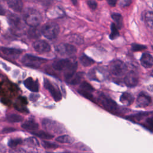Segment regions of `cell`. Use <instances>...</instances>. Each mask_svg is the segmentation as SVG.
<instances>
[{"label": "cell", "instance_id": "6da1fadb", "mask_svg": "<svg viewBox=\"0 0 153 153\" xmlns=\"http://www.w3.org/2000/svg\"><path fill=\"white\" fill-rule=\"evenodd\" d=\"M41 31L42 33L45 38L52 39L56 38L59 35L60 27L57 23L49 21L44 25Z\"/></svg>", "mask_w": 153, "mask_h": 153}, {"label": "cell", "instance_id": "7a4b0ae2", "mask_svg": "<svg viewBox=\"0 0 153 153\" xmlns=\"http://www.w3.org/2000/svg\"><path fill=\"white\" fill-rule=\"evenodd\" d=\"M42 16L39 12L35 10H29L25 14V23L30 27H37L42 22Z\"/></svg>", "mask_w": 153, "mask_h": 153}, {"label": "cell", "instance_id": "3957f363", "mask_svg": "<svg viewBox=\"0 0 153 153\" xmlns=\"http://www.w3.org/2000/svg\"><path fill=\"white\" fill-rule=\"evenodd\" d=\"M47 61V60L45 59L33 56L31 54L25 55L22 60L23 65L33 68H39L42 63H45Z\"/></svg>", "mask_w": 153, "mask_h": 153}, {"label": "cell", "instance_id": "277c9868", "mask_svg": "<svg viewBox=\"0 0 153 153\" xmlns=\"http://www.w3.org/2000/svg\"><path fill=\"white\" fill-rule=\"evenodd\" d=\"M42 124L44 129L48 131V133H54L56 134H60L65 132L64 127L60 124L55 121L48 118H44L42 120Z\"/></svg>", "mask_w": 153, "mask_h": 153}, {"label": "cell", "instance_id": "5b68a950", "mask_svg": "<svg viewBox=\"0 0 153 153\" xmlns=\"http://www.w3.org/2000/svg\"><path fill=\"white\" fill-rule=\"evenodd\" d=\"M110 70L114 75L121 76L126 72L127 67L126 65L121 60H116L111 63Z\"/></svg>", "mask_w": 153, "mask_h": 153}, {"label": "cell", "instance_id": "8992f818", "mask_svg": "<svg viewBox=\"0 0 153 153\" xmlns=\"http://www.w3.org/2000/svg\"><path fill=\"white\" fill-rule=\"evenodd\" d=\"M98 100L100 103L108 111H114L117 108L116 102L102 93H100L99 94Z\"/></svg>", "mask_w": 153, "mask_h": 153}, {"label": "cell", "instance_id": "52a82bcc", "mask_svg": "<svg viewBox=\"0 0 153 153\" xmlns=\"http://www.w3.org/2000/svg\"><path fill=\"white\" fill-rule=\"evenodd\" d=\"M56 50L60 55H66L68 56H71L75 54L76 52V48L74 45L67 43L59 44L56 47Z\"/></svg>", "mask_w": 153, "mask_h": 153}, {"label": "cell", "instance_id": "ba28073f", "mask_svg": "<svg viewBox=\"0 0 153 153\" xmlns=\"http://www.w3.org/2000/svg\"><path fill=\"white\" fill-rule=\"evenodd\" d=\"M44 85L45 88L49 91L53 96L54 100L56 102L60 101L62 99V94L56 86L53 85L48 79L44 78Z\"/></svg>", "mask_w": 153, "mask_h": 153}, {"label": "cell", "instance_id": "9c48e42d", "mask_svg": "<svg viewBox=\"0 0 153 153\" xmlns=\"http://www.w3.org/2000/svg\"><path fill=\"white\" fill-rule=\"evenodd\" d=\"M33 47L35 50L41 54L48 53L51 50L50 44L45 40H37L33 44Z\"/></svg>", "mask_w": 153, "mask_h": 153}, {"label": "cell", "instance_id": "30bf717a", "mask_svg": "<svg viewBox=\"0 0 153 153\" xmlns=\"http://www.w3.org/2000/svg\"><path fill=\"white\" fill-rule=\"evenodd\" d=\"M126 85L130 87L136 86L138 83V76L133 71H130L126 74L124 79Z\"/></svg>", "mask_w": 153, "mask_h": 153}, {"label": "cell", "instance_id": "8fae6325", "mask_svg": "<svg viewBox=\"0 0 153 153\" xmlns=\"http://www.w3.org/2000/svg\"><path fill=\"white\" fill-rule=\"evenodd\" d=\"M77 62H71L65 69V78L67 82H69L71 78L74 75L77 69Z\"/></svg>", "mask_w": 153, "mask_h": 153}, {"label": "cell", "instance_id": "7c38bea8", "mask_svg": "<svg viewBox=\"0 0 153 153\" xmlns=\"http://www.w3.org/2000/svg\"><path fill=\"white\" fill-rule=\"evenodd\" d=\"M24 84L28 90L33 93H37L39 91L38 80H33L32 78L29 77L25 80Z\"/></svg>", "mask_w": 153, "mask_h": 153}, {"label": "cell", "instance_id": "4fadbf2b", "mask_svg": "<svg viewBox=\"0 0 153 153\" xmlns=\"http://www.w3.org/2000/svg\"><path fill=\"white\" fill-rule=\"evenodd\" d=\"M151 103V97L145 93H140L137 99V105L139 107L145 108L148 106Z\"/></svg>", "mask_w": 153, "mask_h": 153}, {"label": "cell", "instance_id": "5bb4252c", "mask_svg": "<svg viewBox=\"0 0 153 153\" xmlns=\"http://www.w3.org/2000/svg\"><path fill=\"white\" fill-rule=\"evenodd\" d=\"M72 62L67 59H60L53 62L52 66L53 68L57 71L65 70Z\"/></svg>", "mask_w": 153, "mask_h": 153}, {"label": "cell", "instance_id": "9a60e30c", "mask_svg": "<svg viewBox=\"0 0 153 153\" xmlns=\"http://www.w3.org/2000/svg\"><path fill=\"white\" fill-rule=\"evenodd\" d=\"M140 63L141 65L146 68H151L153 65V58L152 55L148 53H144L142 54L140 58Z\"/></svg>", "mask_w": 153, "mask_h": 153}, {"label": "cell", "instance_id": "2e32d148", "mask_svg": "<svg viewBox=\"0 0 153 153\" xmlns=\"http://www.w3.org/2000/svg\"><path fill=\"white\" fill-rule=\"evenodd\" d=\"M8 5L16 12H21L23 8V3L22 0H9Z\"/></svg>", "mask_w": 153, "mask_h": 153}, {"label": "cell", "instance_id": "e0dca14e", "mask_svg": "<svg viewBox=\"0 0 153 153\" xmlns=\"http://www.w3.org/2000/svg\"><path fill=\"white\" fill-rule=\"evenodd\" d=\"M120 101L123 105L128 106L133 102L134 97L130 93H123L120 98Z\"/></svg>", "mask_w": 153, "mask_h": 153}, {"label": "cell", "instance_id": "ac0fdd59", "mask_svg": "<svg viewBox=\"0 0 153 153\" xmlns=\"http://www.w3.org/2000/svg\"><path fill=\"white\" fill-rule=\"evenodd\" d=\"M2 53L8 56H16L20 55L22 53V50L20 49L14 48H7V47H2L1 48Z\"/></svg>", "mask_w": 153, "mask_h": 153}, {"label": "cell", "instance_id": "d6986e66", "mask_svg": "<svg viewBox=\"0 0 153 153\" xmlns=\"http://www.w3.org/2000/svg\"><path fill=\"white\" fill-rule=\"evenodd\" d=\"M111 17L115 22V24L118 29H121L123 26V17L120 13H114L111 14Z\"/></svg>", "mask_w": 153, "mask_h": 153}, {"label": "cell", "instance_id": "ffe728a7", "mask_svg": "<svg viewBox=\"0 0 153 153\" xmlns=\"http://www.w3.org/2000/svg\"><path fill=\"white\" fill-rule=\"evenodd\" d=\"M22 127L27 130H36L38 128V124L33 120H29L22 124Z\"/></svg>", "mask_w": 153, "mask_h": 153}, {"label": "cell", "instance_id": "44dd1931", "mask_svg": "<svg viewBox=\"0 0 153 153\" xmlns=\"http://www.w3.org/2000/svg\"><path fill=\"white\" fill-rule=\"evenodd\" d=\"M144 20L147 26L152 29L153 26V13L152 11H146L144 14Z\"/></svg>", "mask_w": 153, "mask_h": 153}, {"label": "cell", "instance_id": "7402d4cb", "mask_svg": "<svg viewBox=\"0 0 153 153\" xmlns=\"http://www.w3.org/2000/svg\"><path fill=\"white\" fill-rule=\"evenodd\" d=\"M79 60L81 63L85 67L87 66H90L91 65H92L93 63H94V60H93L91 58L89 57L88 56H87L85 54H82V56H81L80 58H79Z\"/></svg>", "mask_w": 153, "mask_h": 153}, {"label": "cell", "instance_id": "603a6c76", "mask_svg": "<svg viewBox=\"0 0 153 153\" xmlns=\"http://www.w3.org/2000/svg\"><path fill=\"white\" fill-rule=\"evenodd\" d=\"M120 36L118 29L115 23H112L111 25V33L109 34V38L111 40H114Z\"/></svg>", "mask_w": 153, "mask_h": 153}, {"label": "cell", "instance_id": "cb8c5ba5", "mask_svg": "<svg viewBox=\"0 0 153 153\" xmlns=\"http://www.w3.org/2000/svg\"><path fill=\"white\" fill-rule=\"evenodd\" d=\"M8 22L10 25L14 27H17L20 24V19L14 14H10L8 16Z\"/></svg>", "mask_w": 153, "mask_h": 153}, {"label": "cell", "instance_id": "d4e9b609", "mask_svg": "<svg viewBox=\"0 0 153 153\" xmlns=\"http://www.w3.org/2000/svg\"><path fill=\"white\" fill-rule=\"evenodd\" d=\"M83 76H84V72H79L75 73L74 74V75L71 78V79L69 82L73 85L77 84L81 82V79L82 78Z\"/></svg>", "mask_w": 153, "mask_h": 153}, {"label": "cell", "instance_id": "484cf974", "mask_svg": "<svg viewBox=\"0 0 153 153\" xmlns=\"http://www.w3.org/2000/svg\"><path fill=\"white\" fill-rule=\"evenodd\" d=\"M56 141L62 143H72L74 142V139L67 134L60 136L56 138Z\"/></svg>", "mask_w": 153, "mask_h": 153}, {"label": "cell", "instance_id": "4316f807", "mask_svg": "<svg viewBox=\"0 0 153 153\" xmlns=\"http://www.w3.org/2000/svg\"><path fill=\"white\" fill-rule=\"evenodd\" d=\"M32 134L38 136V137H41L42 139H48V140L51 139L54 137V136L52 135L51 134H50L48 132L44 131H37V132H33V133H32Z\"/></svg>", "mask_w": 153, "mask_h": 153}, {"label": "cell", "instance_id": "83f0119b", "mask_svg": "<svg viewBox=\"0 0 153 153\" xmlns=\"http://www.w3.org/2000/svg\"><path fill=\"white\" fill-rule=\"evenodd\" d=\"M28 36L31 38H37L40 36V32L36 27H30L28 30Z\"/></svg>", "mask_w": 153, "mask_h": 153}, {"label": "cell", "instance_id": "f1b7e54d", "mask_svg": "<svg viewBox=\"0 0 153 153\" xmlns=\"http://www.w3.org/2000/svg\"><path fill=\"white\" fill-rule=\"evenodd\" d=\"M7 119L11 123H19L22 121L23 120L22 116L17 114H10L7 116Z\"/></svg>", "mask_w": 153, "mask_h": 153}, {"label": "cell", "instance_id": "f546056e", "mask_svg": "<svg viewBox=\"0 0 153 153\" xmlns=\"http://www.w3.org/2000/svg\"><path fill=\"white\" fill-rule=\"evenodd\" d=\"M149 114V113L147 112H140L139 114H137L136 115H132L128 117V119H132V120H135L137 121H139L141 119L143 118V117H144L145 116H147Z\"/></svg>", "mask_w": 153, "mask_h": 153}, {"label": "cell", "instance_id": "4dcf8cb0", "mask_svg": "<svg viewBox=\"0 0 153 153\" xmlns=\"http://www.w3.org/2000/svg\"><path fill=\"white\" fill-rule=\"evenodd\" d=\"M80 89L88 91V92H91L94 90L93 87L87 82L86 81H83L81 85H80Z\"/></svg>", "mask_w": 153, "mask_h": 153}, {"label": "cell", "instance_id": "1f68e13d", "mask_svg": "<svg viewBox=\"0 0 153 153\" xmlns=\"http://www.w3.org/2000/svg\"><path fill=\"white\" fill-rule=\"evenodd\" d=\"M25 143L29 146H37L39 145L37 139L35 137L27 138L25 140Z\"/></svg>", "mask_w": 153, "mask_h": 153}, {"label": "cell", "instance_id": "d6a6232c", "mask_svg": "<svg viewBox=\"0 0 153 153\" xmlns=\"http://www.w3.org/2000/svg\"><path fill=\"white\" fill-rule=\"evenodd\" d=\"M146 48V46L142 45V44H136V43H133L131 44V50L133 51H142Z\"/></svg>", "mask_w": 153, "mask_h": 153}, {"label": "cell", "instance_id": "836d02e7", "mask_svg": "<svg viewBox=\"0 0 153 153\" xmlns=\"http://www.w3.org/2000/svg\"><path fill=\"white\" fill-rule=\"evenodd\" d=\"M22 140L21 139L17 138V139H10L8 141V145L11 148H14L17 146L18 145L22 143Z\"/></svg>", "mask_w": 153, "mask_h": 153}, {"label": "cell", "instance_id": "e575fe53", "mask_svg": "<svg viewBox=\"0 0 153 153\" xmlns=\"http://www.w3.org/2000/svg\"><path fill=\"white\" fill-rule=\"evenodd\" d=\"M78 93H79L81 95H82L83 97H85V98L89 99L90 100L94 101V100H93V97L92 94H91L90 92L87 91H85V90H81V89L78 90Z\"/></svg>", "mask_w": 153, "mask_h": 153}, {"label": "cell", "instance_id": "d590c367", "mask_svg": "<svg viewBox=\"0 0 153 153\" xmlns=\"http://www.w3.org/2000/svg\"><path fill=\"white\" fill-rule=\"evenodd\" d=\"M42 146L47 149H54L58 147V145L48 141H42Z\"/></svg>", "mask_w": 153, "mask_h": 153}, {"label": "cell", "instance_id": "8d00e7d4", "mask_svg": "<svg viewBox=\"0 0 153 153\" xmlns=\"http://www.w3.org/2000/svg\"><path fill=\"white\" fill-rule=\"evenodd\" d=\"M71 41L74 42H75V44H82L83 42H84L83 39L80 36L77 35H72Z\"/></svg>", "mask_w": 153, "mask_h": 153}, {"label": "cell", "instance_id": "74e56055", "mask_svg": "<svg viewBox=\"0 0 153 153\" xmlns=\"http://www.w3.org/2000/svg\"><path fill=\"white\" fill-rule=\"evenodd\" d=\"M87 3L88 6L92 10H95L97 7V3L94 0H88Z\"/></svg>", "mask_w": 153, "mask_h": 153}, {"label": "cell", "instance_id": "f35d334b", "mask_svg": "<svg viewBox=\"0 0 153 153\" xmlns=\"http://www.w3.org/2000/svg\"><path fill=\"white\" fill-rule=\"evenodd\" d=\"M132 2L131 0H120V6L123 8L128 7Z\"/></svg>", "mask_w": 153, "mask_h": 153}, {"label": "cell", "instance_id": "ab89813d", "mask_svg": "<svg viewBox=\"0 0 153 153\" xmlns=\"http://www.w3.org/2000/svg\"><path fill=\"white\" fill-rule=\"evenodd\" d=\"M14 107L19 111H20V112H28V110L26 108H25L23 106H20L19 105H15Z\"/></svg>", "mask_w": 153, "mask_h": 153}, {"label": "cell", "instance_id": "60d3db41", "mask_svg": "<svg viewBox=\"0 0 153 153\" xmlns=\"http://www.w3.org/2000/svg\"><path fill=\"white\" fill-rule=\"evenodd\" d=\"M38 97H39V95L38 94H36V93H32V94H31L30 95L29 99L30 100L33 101V102H35V101H36L38 99Z\"/></svg>", "mask_w": 153, "mask_h": 153}, {"label": "cell", "instance_id": "b9f144b4", "mask_svg": "<svg viewBox=\"0 0 153 153\" xmlns=\"http://www.w3.org/2000/svg\"><path fill=\"white\" fill-rule=\"evenodd\" d=\"M16 130L15 128H12V127H5L2 130V133H11L13 131H14Z\"/></svg>", "mask_w": 153, "mask_h": 153}, {"label": "cell", "instance_id": "7bdbcfd3", "mask_svg": "<svg viewBox=\"0 0 153 153\" xmlns=\"http://www.w3.org/2000/svg\"><path fill=\"white\" fill-rule=\"evenodd\" d=\"M108 5L111 7H115L118 2V0H106Z\"/></svg>", "mask_w": 153, "mask_h": 153}, {"label": "cell", "instance_id": "ee69618b", "mask_svg": "<svg viewBox=\"0 0 153 153\" xmlns=\"http://www.w3.org/2000/svg\"><path fill=\"white\" fill-rule=\"evenodd\" d=\"M146 121L147 124H148V126L150 127L151 130H152V129H151V128H152V118H151V117L148 118L146 120Z\"/></svg>", "mask_w": 153, "mask_h": 153}, {"label": "cell", "instance_id": "f6af8a7d", "mask_svg": "<svg viewBox=\"0 0 153 153\" xmlns=\"http://www.w3.org/2000/svg\"><path fill=\"white\" fill-rule=\"evenodd\" d=\"M13 153H25V151L22 149H19L17 150H15V151H14Z\"/></svg>", "mask_w": 153, "mask_h": 153}, {"label": "cell", "instance_id": "bcb514c9", "mask_svg": "<svg viewBox=\"0 0 153 153\" xmlns=\"http://www.w3.org/2000/svg\"><path fill=\"white\" fill-rule=\"evenodd\" d=\"M5 13V11L4 8L1 5H0V15H4Z\"/></svg>", "mask_w": 153, "mask_h": 153}, {"label": "cell", "instance_id": "7dc6e473", "mask_svg": "<svg viewBox=\"0 0 153 153\" xmlns=\"http://www.w3.org/2000/svg\"><path fill=\"white\" fill-rule=\"evenodd\" d=\"M19 99H20V100H21L22 103H25V104H27V100H26V98H25V97H20Z\"/></svg>", "mask_w": 153, "mask_h": 153}, {"label": "cell", "instance_id": "c3c4849f", "mask_svg": "<svg viewBox=\"0 0 153 153\" xmlns=\"http://www.w3.org/2000/svg\"><path fill=\"white\" fill-rule=\"evenodd\" d=\"M71 2L73 4V5L75 6L78 5V0H71Z\"/></svg>", "mask_w": 153, "mask_h": 153}, {"label": "cell", "instance_id": "681fc988", "mask_svg": "<svg viewBox=\"0 0 153 153\" xmlns=\"http://www.w3.org/2000/svg\"><path fill=\"white\" fill-rule=\"evenodd\" d=\"M64 153H69V152H64Z\"/></svg>", "mask_w": 153, "mask_h": 153}, {"label": "cell", "instance_id": "f907efd6", "mask_svg": "<svg viewBox=\"0 0 153 153\" xmlns=\"http://www.w3.org/2000/svg\"><path fill=\"white\" fill-rule=\"evenodd\" d=\"M99 1H102V0H99Z\"/></svg>", "mask_w": 153, "mask_h": 153}, {"label": "cell", "instance_id": "816d5d0a", "mask_svg": "<svg viewBox=\"0 0 153 153\" xmlns=\"http://www.w3.org/2000/svg\"><path fill=\"white\" fill-rule=\"evenodd\" d=\"M0 30H1V27H0Z\"/></svg>", "mask_w": 153, "mask_h": 153}, {"label": "cell", "instance_id": "f5cc1de1", "mask_svg": "<svg viewBox=\"0 0 153 153\" xmlns=\"http://www.w3.org/2000/svg\"><path fill=\"white\" fill-rule=\"evenodd\" d=\"M48 153H50V152H48Z\"/></svg>", "mask_w": 153, "mask_h": 153}]
</instances>
